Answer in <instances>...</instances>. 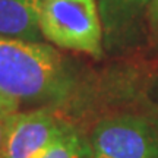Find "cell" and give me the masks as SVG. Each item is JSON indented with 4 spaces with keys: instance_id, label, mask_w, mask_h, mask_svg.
<instances>
[{
    "instance_id": "6da1fadb",
    "label": "cell",
    "mask_w": 158,
    "mask_h": 158,
    "mask_svg": "<svg viewBox=\"0 0 158 158\" xmlns=\"http://www.w3.org/2000/svg\"><path fill=\"white\" fill-rule=\"evenodd\" d=\"M0 89L21 107L54 111L75 100L81 78L75 63L56 47L0 35Z\"/></svg>"
},
{
    "instance_id": "7a4b0ae2",
    "label": "cell",
    "mask_w": 158,
    "mask_h": 158,
    "mask_svg": "<svg viewBox=\"0 0 158 158\" xmlns=\"http://www.w3.org/2000/svg\"><path fill=\"white\" fill-rule=\"evenodd\" d=\"M40 31L59 48L95 60L104 56V34L97 0H41Z\"/></svg>"
},
{
    "instance_id": "3957f363",
    "label": "cell",
    "mask_w": 158,
    "mask_h": 158,
    "mask_svg": "<svg viewBox=\"0 0 158 158\" xmlns=\"http://www.w3.org/2000/svg\"><path fill=\"white\" fill-rule=\"evenodd\" d=\"M88 139L92 158H158V124L143 116L104 117Z\"/></svg>"
},
{
    "instance_id": "277c9868",
    "label": "cell",
    "mask_w": 158,
    "mask_h": 158,
    "mask_svg": "<svg viewBox=\"0 0 158 158\" xmlns=\"http://www.w3.org/2000/svg\"><path fill=\"white\" fill-rule=\"evenodd\" d=\"M69 124L48 108L12 114L6 117L3 158H40Z\"/></svg>"
},
{
    "instance_id": "5b68a950",
    "label": "cell",
    "mask_w": 158,
    "mask_h": 158,
    "mask_svg": "<svg viewBox=\"0 0 158 158\" xmlns=\"http://www.w3.org/2000/svg\"><path fill=\"white\" fill-rule=\"evenodd\" d=\"M154 0H97L101 18L104 48L116 51L130 45L148 21Z\"/></svg>"
},
{
    "instance_id": "8992f818",
    "label": "cell",
    "mask_w": 158,
    "mask_h": 158,
    "mask_svg": "<svg viewBox=\"0 0 158 158\" xmlns=\"http://www.w3.org/2000/svg\"><path fill=\"white\" fill-rule=\"evenodd\" d=\"M41 0H0V35L23 41H43Z\"/></svg>"
},
{
    "instance_id": "52a82bcc",
    "label": "cell",
    "mask_w": 158,
    "mask_h": 158,
    "mask_svg": "<svg viewBox=\"0 0 158 158\" xmlns=\"http://www.w3.org/2000/svg\"><path fill=\"white\" fill-rule=\"evenodd\" d=\"M40 158H92L89 139L78 127L69 124Z\"/></svg>"
},
{
    "instance_id": "ba28073f",
    "label": "cell",
    "mask_w": 158,
    "mask_h": 158,
    "mask_svg": "<svg viewBox=\"0 0 158 158\" xmlns=\"http://www.w3.org/2000/svg\"><path fill=\"white\" fill-rule=\"evenodd\" d=\"M21 111V104L0 89V118H6Z\"/></svg>"
},
{
    "instance_id": "9c48e42d",
    "label": "cell",
    "mask_w": 158,
    "mask_h": 158,
    "mask_svg": "<svg viewBox=\"0 0 158 158\" xmlns=\"http://www.w3.org/2000/svg\"><path fill=\"white\" fill-rule=\"evenodd\" d=\"M148 23H149V29L152 32L154 38H158V0H154L152 6H151Z\"/></svg>"
},
{
    "instance_id": "30bf717a",
    "label": "cell",
    "mask_w": 158,
    "mask_h": 158,
    "mask_svg": "<svg viewBox=\"0 0 158 158\" xmlns=\"http://www.w3.org/2000/svg\"><path fill=\"white\" fill-rule=\"evenodd\" d=\"M5 138H6V118H0V158H3Z\"/></svg>"
},
{
    "instance_id": "8fae6325",
    "label": "cell",
    "mask_w": 158,
    "mask_h": 158,
    "mask_svg": "<svg viewBox=\"0 0 158 158\" xmlns=\"http://www.w3.org/2000/svg\"><path fill=\"white\" fill-rule=\"evenodd\" d=\"M151 101L155 104V107L158 110V81L155 82V85H154L152 89H151Z\"/></svg>"
}]
</instances>
